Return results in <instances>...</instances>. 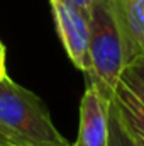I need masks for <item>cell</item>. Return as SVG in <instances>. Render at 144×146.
Here are the masks:
<instances>
[{
    "instance_id": "1",
    "label": "cell",
    "mask_w": 144,
    "mask_h": 146,
    "mask_svg": "<svg viewBox=\"0 0 144 146\" xmlns=\"http://www.w3.org/2000/svg\"><path fill=\"white\" fill-rule=\"evenodd\" d=\"M0 129L17 146H73L54 126L44 102L14 80H0Z\"/></svg>"
},
{
    "instance_id": "2",
    "label": "cell",
    "mask_w": 144,
    "mask_h": 146,
    "mask_svg": "<svg viewBox=\"0 0 144 146\" xmlns=\"http://www.w3.org/2000/svg\"><path fill=\"white\" fill-rule=\"evenodd\" d=\"M88 24L92 70L87 73V78L108 104H112L117 83L127 65L114 0H93Z\"/></svg>"
},
{
    "instance_id": "3",
    "label": "cell",
    "mask_w": 144,
    "mask_h": 146,
    "mask_svg": "<svg viewBox=\"0 0 144 146\" xmlns=\"http://www.w3.org/2000/svg\"><path fill=\"white\" fill-rule=\"evenodd\" d=\"M56 33L73 65L87 73L92 70L90 60V15L65 0H49Z\"/></svg>"
},
{
    "instance_id": "4",
    "label": "cell",
    "mask_w": 144,
    "mask_h": 146,
    "mask_svg": "<svg viewBox=\"0 0 144 146\" xmlns=\"http://www.w3.org/2000/svg\"><path fill=\"white\" fill-rule=\"evenodd\" d=\"M110 104L100 92L87 83L80 102V131L73 146H108Z\"/></svg>"
},
{
    "instance_id": "5",
    "label": "cell",
    "mask_w": 144,
    "mask_h": 146,
    "mask_svg": "<svg viewBox=\"0 0 144 146\" xmlns=\"http://www.w3.org/2000/svg\"><path fill=\"white\" fill-rule=\"evenodd\" d=\"M114 5L129 65L144 54V0H114Z\"/></svg>"
},
{
    "instance_id": "6",
    "label": "cell",
    "mask_w": 144,
    "mask_h": 146,
    "mask_svg": "<svg viewBox=\"0 0 144 146\" xmlns=\"http://www.w3.org/2000/svg\"><path fill=\"white\" fill-rule=\"evenodd\" d=\"M114 104L120 117L129 127H132L141 138H144V87L134 78L122 73L115 94Z\"/></svg>"
},
{
    "instance_id": "7",
    "label": "cell",
    "mask_w": 144,
    "mask_h": 146,
    "mask_svg": "<svg viewBox=\"0 0 144 146\" xmlns=\"http://www.w3.org/2000/svg\"><path fill=\"white\" fill-rule=\"evenodd\" d=\"M108 129V146H144V138H141L132 127L126 124L114 102L110 104Z\"/></svg>"
},
{
    "instance_id": "8",
    "label": "cell",
    "mask_w": 144,
    "mask_h": 146,
    "mask_svg": "<svg viewBox=\"0 0 144 146\" xmlns=\"http://www.w3.org/2000/svg\"><path fill=\"white\" fill-rule=\"evenodd\" d=\"M122 73H126L127 76L134 78L136 82H139V83L144 87V54L137 56V58H134V60L124 68V72Z\"/></svg>"
},
{
    "instance_id": "9",
    "label": "cell",
    "mask_w": 144,
    "mask_h": 146,
    "mask_svg": "<svg viewBox=\"0 0 144 146\" xmlns=\"http://www.w3.org/2000/svg\"><path fill=\"white\" fill-rule=\"evenodd\" d=\"M65 2H68V3H71L75 7L81 9L85 14L90 15V9H92V2H93V0H65Z\"/></svg>"
},
{
    "instance_id": "10",
    "label": "cell",
    "mask_w": 144,
    "mask_h": 146,
    "mask_svg": "<svg viewBox=\"0 0 144 146\" xmlns=\"http://www.w3.org/2000/svg\"><path fill=\"white\" fill-rule=\"evenodd\" d=\"M0 76H7V68H5V46L0 41Z\"/></svg>"
},
{
    "instance_id": "11",
    "label": "cell",
    "mask_w": 144,
    "mask_h": 146,
    "mask_svg": "<svg viewBox=\"0 0 144 146\" xmlns=\"http://www.w3.org/2000/svg\"><path fill=\"white\" fill-rule=\"evenodd\" d=\"M0 146H17V145H15V141H14L9 134H5V133L0 129Z\"/></svg>"
},
{
    "instance_id": "12",
    "label": "cell",
    "mask_w": 144,
    "mask_h": 146,
    "mask_svg": "<svg viewBox=\"0 0 144 146\" xmlns=\"http://www.w3.org/2000/svg\"><path fill=\"white\" fill-rule=\"evenodd\" d=\"M2 78H5V76H0V80H2Z\"/></svg>"
}]
</instances>
